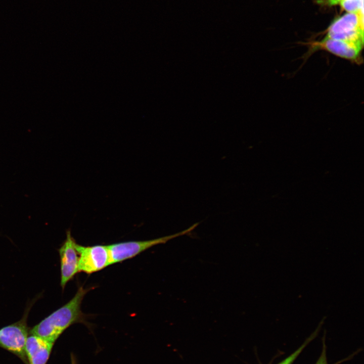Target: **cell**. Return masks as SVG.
Returning <instances> with one entry per match:
<instances>
[{
  "instance_id": "1",
  "label": "cell",
  "mask_w": 364,
  "mask_h": 364,
  "mask_svg": "<svg viewBox=\"0 0 364 364\" xmlns=\"http://www.w3.org/2000/svg\"><path fill=\"white\" fill-rule=\"evenodd\" d=\"M88 290L82 286L79 287L69 302L30 328V334L55 343L71 325L76 323L86 324V316L81 311V305Z\"/></svg>"
},
{
  "instance_id": "2",
  "label": "cell",
  "mask_w": 364,
  "mask_h": 364,
  "mask_svg": "<svg viewBox=\"0 0 364 364\" xmlns=\"http://www.w3.org/2000/svg\"><path fill=\"white\" fill-rule=\"evenodd\" d=\"M326 36L363 46V9L336 18Z\"/></svg>"
},
{
  "instance_id": "3",
  "label": "cell",
  "mask_w": 364,
  "mask_h": 364,
  "mask_svg": "<svg viewBox=\"0 0 364 364\" xmlns=\"http://www.w3.org/2000/svg\"><path fill=\"white\" fill-rule=\"evenodd\" d=\"M31 306L27 307L20 320L0 329V347L15 354L24 364H28L26 344L30 328L27 320Z\"/></svg>"
},
{
  "instance_id": "4",
  "label": "cell",
  "mask_w": 364,
  "mask_h": 364,
  "mask_svg": "<svg viewBox=\"0 0 364 364\" xmlns=\"http://www.w3.org/2000/svg\"><path fill=\"white\" fill-rule=\"evenodd\" d=\"M198 224L199 223H196L188 229L179 233L153 240L128 241L107 245L111 264L131 258L154 246L165 244L170 240L186 235L192 232Z\"/></svg>"
},
{
  "instance_id": "5",
  "label": "cell",
  "mask_w": 364,
  "mask_h": 364,
  "mask_svg": "<svg viewBox=\"0 0 364 364\" xmlns=\"http://www.w3.org/2000/svg\"><path fill=\"white\" fill-rule=\"evenodd\" d=\"M75 248L78 255V272L90 274L111 265L107 245L84 246L76 243Z\"/></svg>"
},
{
  "instance_id": "6",
  "label": "cell",
  "mask_w": 364,
  "mask_h": 364,
  "mask_svg": "<svg viewBox=\"0 0 364 364\" xmlns=\"http://www.w3.org/2000/svg\"><path fill=\"white\" fill-rule=\"evenodd\" d=\"M76 243L70 230H68L66 240L58 250L60 259V285L63 290L78 272V255L75 248Z\"/></svg>"
},
{
  "instance_id": "7",
  "label": "cell",
  "mask_w": 364,
  "mask_h": 364,
  "mask_svg": "<svg viewBox=\"0 0 364 364\" xmlns=\"http://www.w3.org/2000/svg\"><path fill=\"white\" fill-rule=\"evenodd\" d=\"M310 49L326 51L337 57L350 61H356L359 57L362 46L327 36L320 41L310 44Z\"/></svg>"
},
{
  "instance_id": "8",
  "label": "cell",
  "mask_w": 364,
  "mask_h": 364,
  "mask_svg": "<svg viewBox=\"0 0 364 364\" xmlns=\"http://www.w3.org/2000/svg\"><path fill=\"white\" fill-rule=\"evenodd\" d=\"M54 343L39 336L30 334L26 344L28 364H46Z\"/></svg>"
},
{
  "instance_id": "9",
  "label": "cell",
  "mask_w": 364,
  "mask_h": 364,
  "mask_svg": "<svg viewBox=\"0 0 364 364\" xmlns=\"http://www.w3.org/2000/svg\"><path fill=\"white\" fill-rule=\"evenodd\" d=\"M339 4L348 13L357 12L363 9V0H342Z\"/></svg>"
},
{
  "instance_id": "10",
  "label": "cell",
  "mask_w": 364,
  "mask_h": 364,
  "mask_svg": "<svg viewBox=\"0 0 364 364\" xmlns=\"http://www.w3.org/2000/svg\"><path fill=\"white\" fill-rule=\"evenodd\" d=\"M316 331H315L310 338L306 341L297 350L289 356L287 357L284 360L282 361L278 364H292L297 357L299 355L306 344L312 339V338L316 335Z\"/></svg>"
},
{
  "instance_id": "11",
  "label": "cell",
  "mask_w": 364,
  "mask_h": 364,
  "mask_svg": "<svg viewBox=\"0 0 364 364\" xmlns=\"http://www.w3.org/2000/svg\"><path fill=\"white\" fill-rule=\"evenodd\" d=\"M316 364H328L327 361V358H326V348L325 345H324V347L323 349V351L322 352V354L321 355V356L320 357L318 361L316 363Z\"/></svg>"
},
{
  "instance_id": "12",
  "label": "cell",
  "mask_w": 364,
  "mask_h": 364,
  "mask_svg": "<svg viewBox=\"0 0 364 364\" xmlns=\"http://www.w3.org/2000/svg\"><path fill=\"white\" fill-rule=\"evenodd\" d=\"M321 1H323V3L324 4L331 6L339 4L340 2L342 0H321Z\"/></svg>"
},
{
  "instance_id": "13",
  "label": "cell",
  "mask_w": 364,
  "mask_h": 364,
  "mask_svg": "<svg viewBox=\"0 0 364 364\" xmlns=\"http://www.w3.org/2000/svg\"><path fill=\"white\" fill-rule=\"evenodd\" d=\"M71 364H76L75 359L73 355H72V354L71 355Z\"/></svg>"
}]
</instances>
